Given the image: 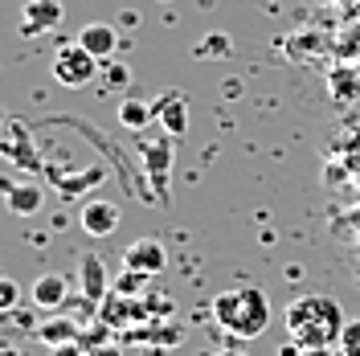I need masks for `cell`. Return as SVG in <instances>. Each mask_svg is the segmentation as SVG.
Instances as JSON below:
<instances>
[{"label":"cell","instance_id":"cell-18","mask_svg":"<svg viewBox=\"0 0 360 356\" xmlns=\"http://www.w3.org/2000/svg\"><path fill=\"white\" fill-rule=\"evenodd\" d=\"M17 307H21V283L0 274V315H13Z\"/></svg>","mask_w":360,"mask_h":356},{"label":"cell","instance_id":"cell-8","mask_svg":"<svg viewBox=\"0 0 360 356\" xmlns=\"http://www.w3.org/2000/svg\"><path fill=\"white\" fill-rule=\"evenodd\" d=\"M58 25H62V4H58V0H25V8H21V33L25 37L53 33Z\"/></svg>","mask_w":360,"mask_h":356},{"label":"cell","instance_id":"cell-12","mask_svg":"<svg viewBox=\"0 0 360 356\" xmlns=\"http://www.w3.org/2000/svg\"><path fill=\"white\" fill-rule=\"evenodd\" d=\"M78 45H86L90 53L98 58V62H111L115 49H119V33H115V25H103V21H90L78 29V37H74Z\"/></svg>","mask_w":360,"mask_h":356},{"label":"cell","instance_id":"cell-9","mask_svg":"<svg viewBox=\"0 0 360 356\" xmlns=\"http://www.w3.org/2000/svg\"><path fill=\"white\" fill-rule=\"evenodd\" d=\"M119 217H123V209L115 201H86L82 213H78L86 238H111L115 229H119Z\"/></svg>","mask_w":360,"mask_h":356},{"label":"cell","instance_id":"cell-19","mask_svg":"<svg viewBox=\"0 0 360 356\" xmlns=\"http://www.w3.org/2000/svg\"><path fill=\"white\" fill-rule=\"evenodd\" d=\"M336 348H340V356H360V319H348V324H344Z\"/></svg>","mask_w":360,"mask_h":356},{"label":"cell","instance_id":"cell-23","mask_svg":"<svg viewBox=\"0 0 360 356\" xmlns=\"http://www.w3.org/2000/svg\"><path fill=\"white\" fill-rule=\"evenodd\" d=\"M299 356H340V348H303Z\"/></svg>","mask_w":360,"mask_h":356},{"label":"cell","instance_id":"cell-7","mask_svg":"<svg viewBox=\"0 0 360 356\" xmlns=\"http://www.w3.org/2000/svg\"><path fill=\"white\" fill-rule=\"evenodd\" d=\"M29 299H33V307H41L45 315L49 312H62L70 303V279L66 274H58V270H45L33 279V291H29Z\"/></svg>","mask_w":360,"mask_h":356},{"label":"cell","instance_id":"cell-4","mask_svg":"<svg viewBox=\"0 0 360 356\" xmlns=\"http://www.w3.org/2000/svg\"><path fill=\"white\" fill-rule=\"evenodd\" d=\"M139 156H143V168H148L152 189H156V193H168V172H172V156H176L172 135L164 132L160 139H143V144H139Z\"/></svg>","mask_w":360,"mask_h":356},{"label":"cell","instance_id":"cell-10","mask_svg":"<svg viewBox=\"0 0 360 356\" xmlns=\"http://www.w3.org/2000/svg\"><path fill=\"white\" fill-rule=\"evenodd\" d=\"M78 287H82V299H90V303H103L111 295V274H107V262L98 254H82V262H78Z\"/></svg>","mask_w":360,"mask_h":356},{"label":"cell","instance_id":"cell-22","mask_svg":"<svg viewBox=\"0 0 360 356\" xmlns=\"http://www.w3.org/2000/svg\"><path fill=\"white\" fill-rule=\"evenodd\" d=\"M49 356H86V348H82L78 340H66V344H58V348H49Z\"/></svg>","mask_w":360,"mask_h":356},{"label":"cell","instance_id":"cell-20","mask_svg":"<svg viewBox=\"0 0 360 356\" xmlns=\"http://www.w3.org/2000/svg\"><path fill=\"white\" fill-rule=\"evenodd\" d=\"M103 82L111 90H123L127 82H131V70L123 66V62H103Z\"/></svg>","mask_w":360,"mask_h":356},{"label":"cell","instance_id":"cell-26","mask_svg":"<svg viewBox=\"0 0 360 356\" xmlns=\"http://www.w3.org/2000/svg\"><path fill=\"white\" fill-rule=\"evenodd\" d=\"M0 356H21V348L17 344H0Z\"/></svg>","mask_w":360,"mask_h":356},{"label":"cell","instance_id":"cell-21","mask_svg":"<svg viewBox=\"0 0 360 356\" xmlns=\"http://www.w3.org/2000/svg\"><path fill=\"white\" fill-rule=\"evenodd\" d=\"M86 356H123V344H119V340H103V344H94V348H90Z\"/></svg>","mask_w":360,"mask_h":356},{"label":"cell","instance_id":"cell-6","mask_svg":"<svg viewBox=\"0 0 360 356\" xmlns=\"http://www.w3.org/2000/svg\"><path fill=\"white\" fill-rule=\"evenodd\" d=\"M152 111H156V123L172 135V139H180V135L188 132V98H184L180 90L156 94V98H152Z\"/></svg>","mask_w":360,"mask_h":356},{"label":"cell","instance_id":"cell-1","mask_svg":"<svg viewBox=\"0 0 360 356\" xmlns=\"http://www.w3.org/2000/svg\"><path fill=\"white\" fill-rule=\"evenodd\" d=\"M283 324L299 348H336L348 319H344L340 299H332V295H299L287 303Z\"/></svg>","mask_w":360,"mask_h":356},{"label":"cell","instance_id":"cell-3","mask_svg":"<svg viewBox=\"0 0 360 356\" xmlns=\"http://www.w3.org/2000/svg\"><path fill=\"white\" fill-rule=\"evenodd\" d=\"M98 70H103V62L78 42H66L53 53V78H58V87H66V90L90 87V82L98 78Z\"/></svg>","mask_w":360,"mask_h":356},{"label":"cell","instance_id":"cell-11","mask_svg":"<svg viewBox=\"0 0 360 356\" xmlns=\"http://www.w3.org/2000/svg\"><path fill=\"white\" fill-rule=\"evenodd\" d=\"M123 267L131 270H143V274H160V270L168 267V250L160 238H139L123 250Z\"/></svg>","mask_w":360,"mask_h":356},{"label":"cell","instance_id":"cell-24","mask_svg":"<svg viewBox=\"0 0 360 356\" xmlns=\"http://www.w3.org/2000/svg\"><path fill=\"white\" fill-rule=\"evenodd\" d=\"M303 352V348H299V344H295V340H287V344H283V348H278V356H299Z\"/></svg>","mask_w":360,"mask_h":356},{"label":"cell","instance_id":"cell-2","mask_svg":"<svg viewBox=\"0 0 360 356\" xmlns=\"http://www.w3.org/2000/svg\"><path fill=\"white\" fill-rule=\"evenodd\" d=\"M213 319L233 340H258L270 328V299L258 287H233L213 299Z\"/></svg>","mask_w":360,"mask_h":356},{"label":"cell","instance_id":"cell-5","mask_svg":"<svg viewBox=\"0 0 360 356\" xmlns=\"http://www.w3.org/2000/svg\"><path fill=\"white\" fill-rule=\"evenodd\" d=\"M0 193L13 217H37L45 205V189L37 180H0Z\"/></svg>","mask_w":360,"mask_h":356},{"label":"cell","instance_id":"cell-27","mask_svg":"<svg viewBox=\"0 0 360 356\" xmlns=\"http://www.w3.org/2000/svg\"><path fill=\"white\" fill-rule=\"evenodd\" d=\"M0 115H4V111H0Z\"/></svg>","mask_w":360,"mask_h":356},{"label":"cell","instance_id":"cell-13","mask_svg":"<svg viewBox=\"0 0 360 356\" xmlns=\"http://www.w3.org/2000/svg\"><path fill=\"white\" fill-rule=\"evenodd\" d=\"M33 336L41 340L45 348H58V344H66V340H78V336H82V324L70 319V315L49 312V319H41V324L33 328Z\"/></svg>","mask_w":360,"mask_h":356},{"label":"cell","instance_id":"cell-16","mask_svg":"<svg viewBox=\"0 0 360 356\" xmlns=\"http://www.w3.org/2000/svg\"><path fill=\"white\" fill-rule=\"evenodd\" d=\"M148 279H152V274H143V270H131V267H123V274H119V279H111V291L115 295H139V291L148 287Z\"/></svg>","mask_w":360,"mask_h":356},{"label":"cell","instance_id":"cell-17","mask_svg":"<svg viewBox=\"0 0 360 356\" xmlns=\"http://www.w3.org/2000/svg\"><path fill=\"white\" fill-rule=\"evenodd\" d=\"M229 53H233V45L225 33H205L197 42V58H229Z\"/></svg>","mask_w":360,"mask_h":356},{"label":"cell","instance_id":"cell-25","mask_svg":"<svg viewBox=\"0 0 360 356\" xmlns=\"http://www.w3.org/2000/svg\"><path fill=\"white\" fill-rule=\"evenodd\" d=\"M213 356H250L246 348H238V344H233V348H221V352H213Z\"/></svg>","mask_w":360,"mask_h":356},{"label":"cell","instance_id":"cell-15","mask_svg":"<svg viewBox=\"0 0 360 356\" xmlns=\"http://www.w3.org/2000/svg\"><path fill=\"white\" fill-rule=\"evenodd\" d=\"M0 152H4L8 160H17L21 168H37V164H41V156L29 148V139H25L21 127H17V135H13V139H0Z\"/></svg>","mask_w":360,"mask_h":356},{"label":"cell","instance_id":"cell-14","mask_svg":"<svg viewBox=\"0 0 360 356\" xmlns=\"http://www.w3.org/2000/svg\"><path fill=\"white\" fill-rule=\"evenodd\" d=\"M152 119H156V111H152V103H143V98H123V103H119V123L131 127V132H143Z\"/></svg>","mask_w":360,"mask_h":356}]
</instances>
